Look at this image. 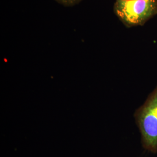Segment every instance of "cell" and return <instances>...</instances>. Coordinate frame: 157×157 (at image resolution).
<instances>
[{
  "instance_id": "1",
  "label": "cell",
  "mask_w": 157,
  "mask_h": 157,
  "mask_svg": "<svg viewBox=\"0 0 157 157\" xmlns=\"http://www.w3.org/2000/svg\"><path fill=\"white\" fill-rule=\"evenodd\" d=\"M140 132L143 147L157 153V86L134 114Z\"/></svg>"
},
{
  "instance_id": "2",
  "label": "cell",
  "mask_w": 157,
  "mask_h": 157,
  "mask_svg": "<svg viewBox=\"0 0 157 157\" xmlns=\"http://www.w3.org/2000/svg\"><path fill=\"white\" fill-rule=\"evenodd\" d=\"M113 11L128 28L143 26L157 15V0H116Z\"/></svg>"
},
{
  "instance_id": "3",
  "label": "cell",
  "mask_w": 157,
  "mask_h": 157,
  "mask_svg": "<svg viewBox=\"0 0 157 157\" xmlns=\"http://www.w3.org/2000/svg\"><path fill=\"white\" fill-rule=\"evenodd\" d=\"M58 3L65 6H72L79 4L82 0H55Z\"/></svg>"
}]
</instances>
